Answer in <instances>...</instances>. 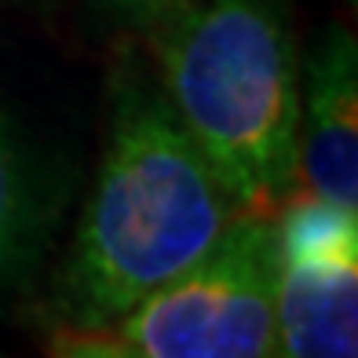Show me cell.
Here are the masks:
<instances>
[{
	"label": "cell",
	"mask_w": 358,
	"mask_h": 358,
	"mask_svg": "<svg viewBox=\"0 0 358 358\" xmlns=\"http://www.w3.org/2000/svg\"><path fill=\"white\" fill-rule=\"evenodd\" d=\"M274 220L241 216L223 245L113 322V355L143 358H264L274 333Z\"/></svg>",
	"instance_id": "3957f363"
},
{
	"label": "cell",
	"mask_w": 358,
	"mask_h": 358,
	"mask_svg": "<svg viewBox=\"0 0 358 358\" xmlns=\"http://www.w3.org/2000/svg\"><path fill=\"white\" fill-rule=\"evenodd\" d=\"M121 11L136 15V19H161L165 11H172L179 0H113Z\"/></svg>",
	"instance_id": "52a82bcc"
},
{
	"label": "cell",
	"mask_w": 358,
	"mask_h": 358,
	"mask_svg": "<svg viewBox=\"0 0 358 358\" xmlns=\"http://www.w3.org/2000/svg\"><path fill=\"white\" fill-rule=\"evenodd\" d=\"M274 333L289 358L358 351V259H278Z\"/></svg>",
	"instance_id": "5b68a950"
},
{
	"label": "cell",
	"mask_w": 358,
	"mask_h": 358,
	"mask_svg": "<svg viewBox=\"0 0 358 358\" xmlns=\"http://www.w3.org/2000/svg\"><path fill=\"white\" fill-rule=\"evenodd\" d=\"M300 103V176L311 198L358 213V55L355 37L329 29L307 59Z\"/></svg>",
	"instance_id": "277c9868"
},
{
	"label": "cell",
	"mask_w": 358,
	"mask_h": 358,
	"mask_svg": "<svg viewBox=\"0 0 358 358\" xmlns=\"http://www.w3.org/2000/svg\"><path fill=\"white\" fill-rule=\"evenodd\" d=\"M22 208H26L22 165L4 121H0V264L11 256L15 241L22 234Z\"/></svg>",
	"instance_id": "8992f818"
},
{
	"label": "cell",
	"mask_w": 358,
	"mask_h": 358,
	"mask_svg": "<svg viewBox=\"0 0 358 358\" xmlns=\"http://www.w3.org/2000/svg\"><path fill=\"white\" fill-rule=\"evenodd\" d=\"M241 216L165 95L143 77L121 85L110 146L66 267L77 329L121 322L143 296L213 256Z\"/></svg>",
	"instance_id": "6da1fadb"
},
{
	"label": "cell",
	"mask_w": 358,
	"mask_h": 358,
	"mask_svg": "<svg viewBox=\"0 0 358 358\" xmlns=\"http://www.w3.org/2000/svg\"><path fill=\"white\" fill-rule=\"evenodd\" d=\"M154 55L165 103L234 205L274 220L300 179V77L282 0H179Z\"/></svg>",
	"instance_id": "7a4b0ae2"
}]
</instances>
